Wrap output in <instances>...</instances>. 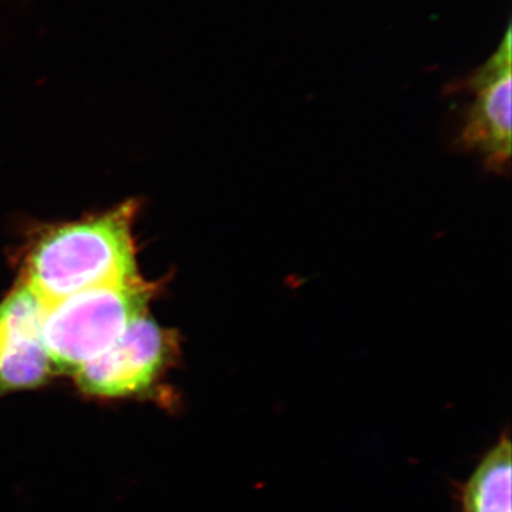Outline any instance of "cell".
I'll list each match as a JSON object with an SVG mask.
<instances>
[{"label": "cell", "instance_id": "cell-1", "mask_svg": "<svg viewBox=\"0 0 512 512\" xmlns=\"http://www.w3.org/2000/svg\"><path fill=\"white\" fill-rule=\"evenodd\" d=\"M136 208L127 202L47 232L30 251L23 282L49 305L94 286L138 278L131 232Z\"/></svg>", "mask_w": 512, "mask_h": 512}, {"label": "cell", "instance_id": "cell-2", "mask_svg": "<svg viewBox=\"0 0 512 512\" xmlns=\"http://www.w3.org/2000/svg\"><path fill=\"white\" fill-rule=\"evenodd\" d=\"M153 286L138 276L94 286L45 305L43 340L57 373L76 375L146 315Z\"/></svg>", "mask_w": 512, "mask_h": 512}, {"label": "cell", "instance_id": "cell-3", "mask_svg": "<svg viewBox=\"0 0 512 512\" xmlns=\"http://www.w3.org/2000/svg\"><path fill=\"white\" fill-rule=\"evenodd\" d=\"M178 353L177 333L143 315L131 322L109 350L83 366L74 379L82 392L93 397L143 396L157 386Z\"/></svg>", "mask_w": 512, "mask_h": 512}, {"label": "cell", "instance_id": "cell-4", "mask_svg": "<svg viewBox=\"0 0 512 512\" xmlns=\"http://www.w3.org/2000/svg\"><path fill=\"white\" fill-rule=\"evenodd\" d=\"M511 32L497 52L470 79L473 94L460 141L478 154L493 173L510 171L511 163Z\"/></svg>", "mask_w": 512, "mask_h": 512}, {"label": "cell", "instance_id": "cell-5", "mask_svg": "<svg viewBox=\"0 0 512 512\" xmlns=\"http://www.w3.org/2000/svg\"><path fill=\"white\" fill-rule=\"evenodd\" d=\"M45 303L25 282L0 302V396L56 376L43 340Z\"/></svg>", "mask_w": 512, "mask_h": 512}, {"label": "cell", "instance_id": "cell-6", "mask_svg": "<svg viewBox=\"0 0 512 512\" xmlns=\"http://www.w3.org/2000/svg\"><path fill=\"white\" fill-rule=\"evenodd\" d=\"M508 431L481 457L470 477L458 485V512H512V453Z\"/></svg>", "mask_w": 512, "mask_h": 512}]
</instances>
